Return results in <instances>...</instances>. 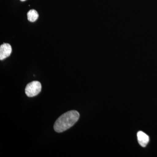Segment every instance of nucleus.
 I'll use <instances>...</instances> for the list:
<instances>
[{
    "label": "nucleus",
    "mask_w": 157,
    "mask_h": 157,
    "mask_svg": "<svg viewBox=\"0 0 157 157\" xmlns=\"http://www.w3.org/2000/svg\"><path fill=\"white\" fill-rule=\"evenodd\" d=\"M79 118V113L76 110H70L61 116L55 122L54 129L58 133H61L73 127Z\"/></svg>",
    "instance_id": "f257e3e1"
},
{
    "label": "nucleus",
    "mask_w": 157,
    "mask_h": 157,
    "mask_svg": "<svg viewBox=\"0 0 157 157\" xmlns=\"http://www.w3.org/2000/svg\"><path fill=\"white\" fill-rule=\"evenodd\" d=\"M137 140L140 146L145 147L149 141L148 135L142 131H139L137 133Z\"/></svg>",
    "instance_id": "20e7f679"
},
{
    "label": "nucleus",
    "mask_w": 157,
    "mask_h": 157,
    "mask_svg": "<svg viewBox=\"0 0 157 157\" xmlns=\"http://www.w3.org/2000/svg\"><path fill=\"white\" fill-rule=\"evenodd\" d=\"M12 52L11 45L9 43H3L0 46V60H2L10 56Z\"/></svg>",
    "instance_id": "7ed1b4c3"
},
{
    "label": "nucleus",
    "mask_w": 157,
    "mask_h": 157,
    "mask_svg": "<svg viewBox=\"0 0 157 157\" xmlns=\"http://www.w3.org/2000/svg\"><path fill=\"white\" fill-rule=\"evenodd\" d=\"M21 1V2H24V1H26V0H20Z\"/></svg>",
    "instance_id": "423d86ee"
},
{
    "label": "nucleus",
    "mask_w": 157,
    "mask_h": 157,
    "mask_svg": "<svg viewBox=\"0 0 157 157\" xmlns=\"http://www.w3.org/2000/svg\"><path fill=\"white\" fill-rule=\"evenodd\" d=\"M42 89V85L39 81H34L27 84L25 87L26 95L28 97H33L39 94Z\"/></svg>",
    "instance_id": "f03ea898"
},
{
    "label": "nucleus",
    "mask_w": 157,
    "mask_h": 157,
    "mask_svg": "<svg viewBox=\"0 0 157 157\" xmlns=\"http://www.w3.org/2000/svg\"><path fill=\"white\" fill-rule=\"evenodd\" d=\"M39 17V14L36 10L32 9L27 13L28 20L30 22L36 21Z\"/></svg>",
    "instance_id": "39448f33"
}]
</instances>
